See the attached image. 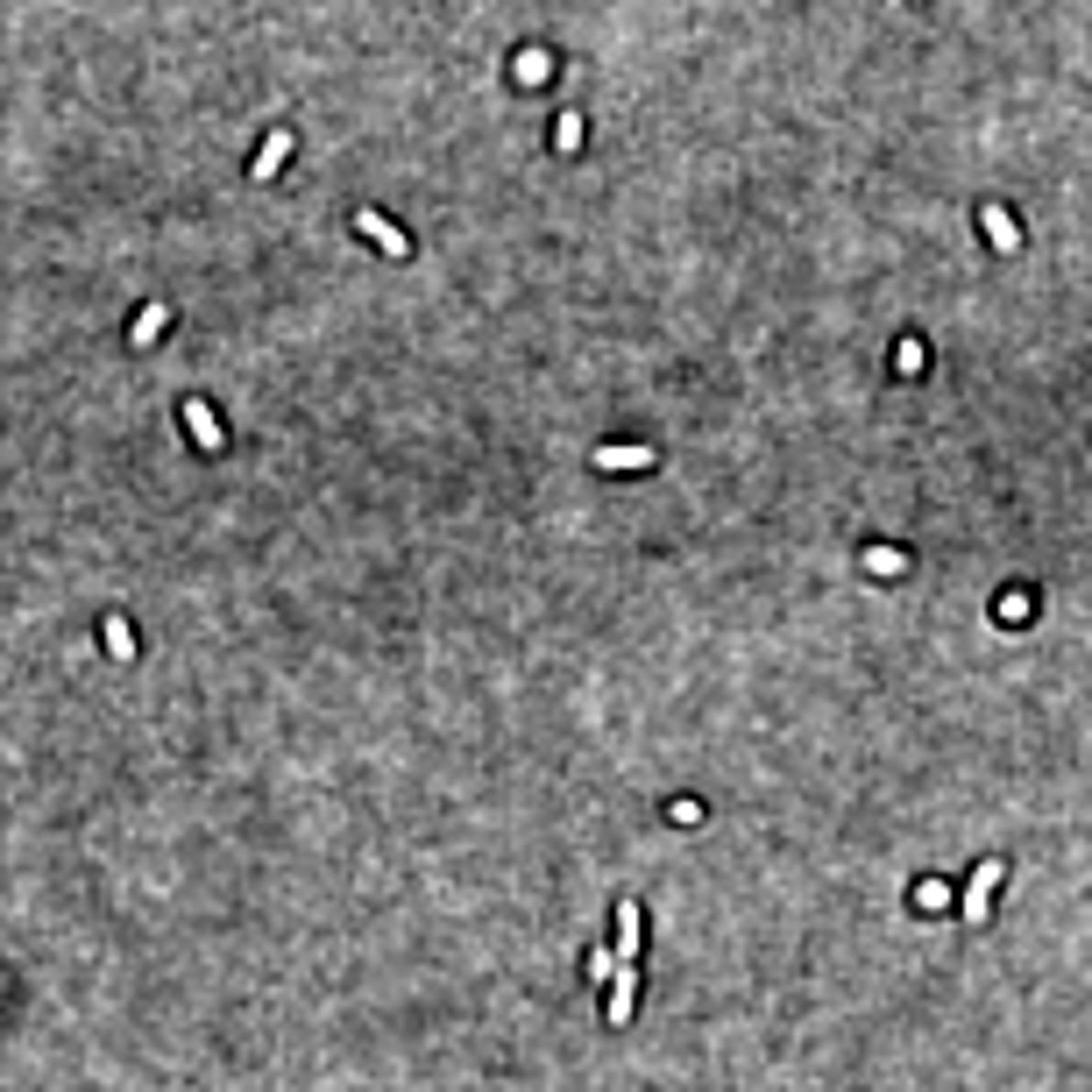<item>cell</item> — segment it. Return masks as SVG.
<instances>
[{
  "mask_svg": "<svg viewBox=\"0 0 1092 1092\" xmlns=\"http://www.w3.org/2000/svg\"><path fill=\"white\" fill-rule=\"evenodd\" d=\"M185 426H192V440H199V447H227V440H220V419H214V412H206L199 398L185 404Z\"/></svg>",
  "mask_w": 1092,
  "mask_h": 1092,
  "instance_id": "obj_1",
  "label": "cell"
},
{
  "mask_svg": "<svg viewBox=\"0 0 1092 1092\" xmlns=\"http://www.w3.org/2000/svg\"><path fill=\"white\" fill-rule=\"evenodd\" d=\"M611 1021H624V1014H632V993H639V979H632V958H624V965H617V972H611Z\"/></svg>",
  "mask_w": 1092,
  "mask_h": 1092,
  "instance_id": "obj_2",
  "label": "cell"
},
{
  "mask_svg": "<svg viewBox=\"0 0 1092 1092\" xmlns=\"http://www.w3.org/2000/svg\"><path fill=\"white\" fill-rule=\"evenodd\" d=\"M355 227H362V235H370V241H383V248H391V256H404V235H398V227H391V220H383V214H355Z\"/></svg>",
  "mask_w": 1092,
  "mask_h": 1092,
  "instance_id": "obj_3",
  "label": "cell"
},
{
  "mask_svg": "<svg viewBox=\"0 0 1092 1092\" xmlns=\"http://www.w3.org/2000/svg\"><path fill=\"white\" fill-rule=\"evenodd\" d=\"M284 157H292V135L277 128V135L263 142V157H256V178H277V171H284Z\"/></svg>",
  "mask_w": 1092,
  "mask_h": 1092,
  "instance_id": "obj_4",
  "label": "cell"
},
{
  "mask_svg": "<svg viewBox=\"0 0 1092 1092\" xmlns=\"http://www.w3.org/2000/svg\"><path fill=\"white\" fill-rule=\"evenodd\" d=\"M993 887H1000V858H986L979 873H972V901H965V908H972V915H986V894H993Z\"/></svg>",
  "mask_w": 1092,
  "mask_h": 1092,
  "instance_id": "obj_5",
  "label": "cell"
},
{
  "mask_svg": "<svg viewBox=\"0 0 1092 1092\" xmlns=\"http://www.w3.org/2000/svg\"><path fill=\"white\" fill-rule=\"evenodd\" d=\"M163 326H171V313H163V305H142V320H135V341H157Z\"/></svg>",
  "mask_w": 1092,
  "mask_h": 1092,
  "instance_id": "obj_6",
  "label": "cell"
},
{
  "mask_svg": "<svg viewBox=\"0 0 1092 1092\" xmlns=\"http://www.w3.org/2000/svg\"><path fill=\"white\" fill-rule=\"evenodd\" d=\"M107 653H114V660H128V653H135V639H128V624H121V617H107Z\"/></svg>",
  "mask_w": 1092,
  "mask_h": 1092,
  "instance_id": "obj_7",
  "label": "cell"
}]
</instances>
